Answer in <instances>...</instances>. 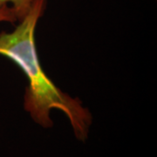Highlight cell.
I'll use <instances>...</instances> for the list:
<instances>
[{
  "mask_svg": "<svg viewBox=\"0 0 157 157\" xmlns=\"http://www.w3.org/2000/svg\"><path fill=\"white\" fill-rule=\"evenodd\" d=\"M46 1L36 0L28 14L17 22L13 31L0 33V56L16 64L27 78L24 109L34 122L50 128L53 125L51 112L59 110L69 120L75 137L85 141L93 122L92 113L81 101L59 89L46 75L39 61L35 33Z\"/></svg>",
  "mask_w": 157,
  "mask_h": 157,
  "instance_id": "1",
  "label": "cell"
},
{
  "mask_svg": "<svg viewBox=\"0 0 157 157\" xmlns=\"http://www.w3.org/2000/svg\"><path fill=\"white\" fill-rule=\"evenodd\" d=\"M36 0H0V9L10 6L15 12L17 22L25 17L33 8Z\"/></svg>",
  "mask_w": 157,
  "mask_h": 157,
  "instance_id": "2",
  "label": "cell"
},
{
  "mask_svg": "<svg viewBox=\"0 0 157 157\" xmlns=\"http://www.w3.org/2000/svg\"><path fill=\"white\" fill-rule=\"evenodd\" d=\"M0 23H17L15 12L10 6H6L0 9Z\"/></svg>",
  "mask_w": 157,
  "mask_h": 157,
  "instance_id": "3",
  "label": "cell"
}]
</instances>
